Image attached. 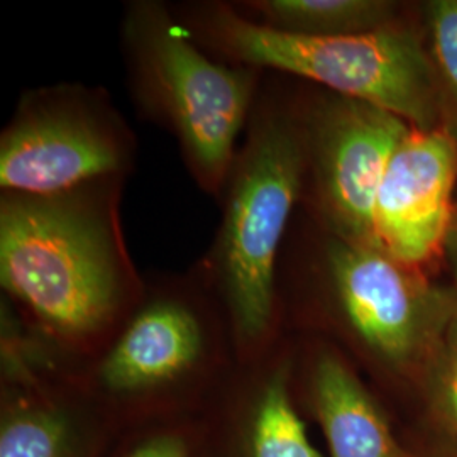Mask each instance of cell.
<instances>
[{
	"label": "cell",
	"instance_id": "6da1fadb",
	"mask_svg": "<svg viewBox=\"0 0 457 457\" xmlns=\"http://www.w3.org/2000/svg\"><path fill=\"white\" fill-rule=\"evenodd\" d=\"M126 183L0 194L2 302L62 370L96 358L146 292L122 230Z\"/></svg>",
	"mask_w": 457,
	"mask_h": 457
},
{
	"label": "cell",
	"instance_id": "7a4b0ae2",
	"mask_svg": "<svg viewBox=\"0 0 457 457\" xmlns=\"http://www.w3.org/2000/svg\"><path fill=\"white\" fill-rule=\"evenodd\" d=\"M302 109L266 73L219 198L212 245L194 264L228 319L237 364L268 354L285 336L279 260L305 190Z\"/></svg>",
	"mask_w": 457,
	"mask_h": 457
},
{
	"label": "cell",
	"instance_id": "3957f363",
	"mask_svg": "<svg viewBox=\"0 0 457 457\" xmlns=\"http://www.w3.org/2000/svg\"><path fill=\"white\" fill-rule=\"evenodd\" d=\"M237 368L228 319L195 266L146 292L96 358L62 370L114 428L205 415Z\"/></svg>",
	"mask_w": 457,
	"mask_h": 457
},
{
	"label": "cell",
	"instance_id": "277c9868",
	"mask_svg": "<svg viewBox=\"0 0 457 457\" xmlns=\"http://www.w3.org/2000/svg\"><path fill=\"white\" fill-rule=\"evenodd\" d=\"M120 48L136 109L173 136L192 180L219 202L266 73L215 58L162 0L126 4Z\"/></svg>",
	"mask_w": 457,
	"mask_h": 457
},
{
	"label": "cell",
	"instance_id": "5b68a950",
	"mask_svg": "<svg viewBox=\"0 0 457 457\" xmlns=\"http://www.w3.org/2000/svg\"><path fill=\"white\" fill-rule=\"evenodd\" d=\"M181 28L215 58L317 83L378 105L411 128L434 129L437 88L420 39L386 26L354 36H298L260 26L228 0L171 4Z\"/></svg>",
	"mask_w": 457,
	"mask_h": 457
},
{
	"label": "cell",
	"instance_id": "8992f818",
	"mask_svg": "<svg viewBox=\"0 0 457 457\" xmlns=\"http://www.w3.org/2000/svg\"><path fill=\"white\" fill-rule=\"evenodd\" d=\"M136 154V134L104 87L29 88L0 134V194L54 195L128 181Z\"/></svg>",
	"mask_w": 457,
	"mask_h": 457
},
{
	"label": "cell",
	"instance_id": "52a82bcc",
	"mask_svg": "<svg viewBox=\"0 0 457 457\" xmlns=\"http://www.w3.org/2000/svg\"><path fill=\"white\" fill-rule=\"evenodd\" d=\"M300 109L305 175L312 173L315 205L327 228L347 241L381 247L375 228L378 192L411 126L378 105L332 92Z\"/></svg>",
	"mask_w": 457,
	"mask_h": 457
},
{
	"label": "cell",
	"instance_id": "ba28073f",
	"mask_svg": "<svg viewBox=\"0 0 457 457\" xmlns=\"http://www.w3.org/2000/svg\"><path fill=\"white\" fill-rule=\"evenodd\" d=\"M0 332V457H100L114 428L9 311Z\"/></svg>",
	"mask_w": 457,
	"mask_h": 457
},
{
	"label": "cell",
	"instance_id": "9c48e42d",
	"mask_svg": "<svg viewBox=\"0 0 457 457\" xmlns=\"http://www.w3.org/2000/svg\"><path fill=\"white\" fill-rule=\"evenodd\" d=\"M319 251L330 311L349 337L381 364L402 368L413 360L434 327L427 287L385 249L328 228Z\"/></svg>",
	"mask_w": 457,
	"mask_h": 457
},
{
	"label": "cell",
	"instance_id": "30bf717a",
	"mask_svg": "<svg viewBox=\"0 0 457 457\" xmlns=\"http://www.w3.org/2000/svg\"><path fill=\"white\" fill-rule=\"evenodd\" d=\"M294 375L288 336L260 360L237 364L205 411L209 457H324L307 434Z\"/></svg>",
	"mask_w": 457,
	"mask_h": 457
},
{
	"label": "cell",
	"instance_id": "8fae6325",
	"mask_svg": "<svg viewBox=\"0 0 457 457\" xmlns=\"http://www.w3.org/2000/svg\"><path fill=\"white\" fill-rule=\"evenodd\" d=\"M456 177V139L436 128H411L393 153L376 200V236L396 262L417 264L441 249Z\"/></svg>",
	"mask_w": 457,
	"mask_h": 457
},
{
	"label": "cell",
	"instance_id": "7c38bea8",
	"mask_svg": "<svg viewBox=\"0 0 457 457\" xmlns=\"http://www.w3.org/2000/svg\"><path fill=\"white\" fill-rule=\"evenodd\" d=\"M295 395L320 425L328 457H413L393 436L383 410L343 353L295 347Z\"/></svg>",
	"mask_w": 457,
	"mask_h": 457
},
{
	"label": "cell",
	"instance_id": "4fadbf2b",
	"mask_svg": "<svg viewBox=\"0 0 457 457\" xmlns=\"http://www.w3.org/2000/svg\"><path fill=\"white\" fill-rule=\"evenodd\" d=\"M245 19L298 36H354L392 26L395 2L386 0H239L232 2Z\"/></svg>",
	"mask_w": 457,
	"mask_h": 457
},
{
	"label": "cell",
	"instance_id": "5bb4252c",
	"mask_svg": "<svg viewBox=\"0 0 457 457\" xmlns=\"http://www.w3.org/2000/svg\"><path fill=\"white\" fill-rule=\"evenodd\" d=\"M100 457H209L205 415L122 428Z\"/></svg>",
	"mask_w": 457,
	"mask_h": 457
},
{
	"label": "cell",
	"instance_id": "9a60e30c",
	"mask_svg": "<svg viewBox=\"0 0 457 457\" xmlns=\"http://www.w3.org/2000/svg\"><path fill=\"white\" fill-rule=\"evenodd\" d=\"M434 51L457 104V0H436L428 4Z\"/></svg>",
	"mask_w": 457,
	"mask_h": 457
},
{
	"label": "cell",
	"instance_id": "2e32d148",
	"mask_svg": "<svg viewBox=\"0 0 457 457\" xmlns=\"http://www.w3.org/2000/svg\"><path fill=\"white\" fill-rule=\"evenodd\" d=\"M437 398L442 415L457 437V328L442 364Z\"/></svg>",
	"mask_w": 457,
	"mask_h": 457
}]
</instances>
